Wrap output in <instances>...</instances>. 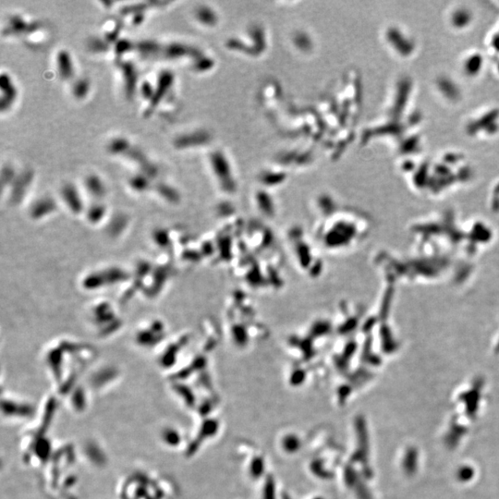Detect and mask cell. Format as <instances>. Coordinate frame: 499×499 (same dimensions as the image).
Returning <instances> with one entry per match:
<instances>
[{
  "instance_id": "cell-14",
  "label": "cell",
  "mask_w": 499,
  "mask_h": 499,
  "mask_svg": "<svg viewBox=\"0 0 499 499\" xmlns=\"http://www.w3.org/2000/svg\"><path fill=\"white\" fill-rule=\"evenodd\" d=\"M91 90V82L89 79L79 78L73 81L72 85V95L78 101L85 100Z\"/></svg>"
},
{
  "instance_id": "cell-24",
  "label": "cell",
  "mask_w": 499,
  "mask_h": 499,
  "mask_svg": "<svg viewBox=\"0 0 499 499\" xmlns=\"http://www.w3.org/2000/svg\"><path fill=\"white\" fill-rule=\"evenodd\" d=\"M275 483L273 480H268L265 486L264 490V499H275Z\"/></svg>"
},
{
  "instance_id": "cell-6",
  "label": "cell",
  "mask_w": 499,
  "mask_h": 499,
  "mask_svg": "<svg viewBox=\"0 0 499 499\" xmlns=\"http://www.w3.org/2000/svg\"><path fill=\"white\" fill-rule=\"evenodd\" d=\"M56 67L62 81H72L75 76V66L71 53L60 49L56 55Z\"/></svg>"
},
{
  "instance_id": "cell-21",
  "label": "cell",
  "mask_w": 499,
  "mask_h": 499,
  "mask_svg": "<svg viewBox=\"0 0 499 499\" xmlns=\"http://www.w3.org/2000/svg\"><path fill=\"white\" fill-rule=\"evenodd\" d=\"M156 191L159 195L164 198H166L168 201H176L178 198L174 189L170 187L166 183H158L156 185Z\"/></svg>"
},
{
  "instance_id": "cell-16",
  "label": "cell",
  "mask_w": 499,
  "mask_h": 499,
  "mask_svg": "<svg viewBox=\"0 0 499 499\" xmlns=\"http://www.w3.org/2000/svg\"><path fill=\"white\" fill-rule=\"evenodd\" d=\"M151 179L143 173H139L130 178V186L136 192H143L150 186Z\"/></svg>"
},
{
  "instance_id": "cell-12",
  "label": "cell",
  "mask_w": 499,
  "mask_h": 499,
  "mask_svg": "<svg viewBox=\"0 0 499 499\" xmlns=\"http://www.w3.org/2000/svg\"><path fill=\"white\" fill-rule=\"evenodd\" d=\"M132 144L130 141L123 137H117L112 139L106 146L107 152L111 156H124L131 148Z\"/></svg>"
},
{
  "instance_id": "cell-3",
  "label": "cell",
  "mask_w": 499,
  "mask_h": 499,
  "mask_svg": "<svg viewBox=\"0 0 499 499\" xmlns=\"http://www.w3.org/2000/svg\"><path fill=\"white\" fill-rule=\"evenodd\" d=\"M117 68L121 73L124 95L128 100L134 98L138 88V72L136 67L130 61L119 60Z\"/></svg>"
},
{
  "instance_id": "cell-23",
  "label": "cell",
  "mask_w": 499,
  "mask_h": 499,
  "mask_svg": "<svg viewBox=\"0 0 499 499\" xmlns=\"http://www.w3.org/2000/svg\"><path fill=\"white\" fill-rule=\"evenodd\" d=\"M154 85H151L149 82L145 81L143 82V84L141 85V94H142V97H143V99H145L147 101V103L149 102L150 99L153 97V94H154Z\"/></svg>"
},
{
  "instance_id": "cell-2",
  "label": "cell",
  "mask_w": 499,
  "mask_h": 499,
  "mask_svg": "<svg viewBox=\"0 0 499 499\" xmlns=\"http://www.w3.org/2000/svg\"><path fill=\"white\" fill-rule=\"evenodd\" d=\"M42 30V23L37 20H27L23 16L15 14L8 18L7 25L3 29V36H24L27 40Z\"/></svg>"
},
{
  "instance_id": "cell-8",
  "label": "cell",
  "mask_w": 499,
  "mask_h": 499,
  "mask_svg": "<svg viewBox=\"0 0 499 499\" xmlns=\"http://www.w3.org/2000/svg\"><path fill=\"white\" fill-rule=\"evenodd\" d=\"M473 21V12L465 7H457L449 15V23L452 28L457 30L467 29Z\"/></svg>"
},
{
  "instance_id": "cell-5",
  "label": "cell",
  "mask_w": 499,
  "mask_h": 499,
  "mask_svg": "<svg viewBox=\"0 0 499 499\" xmlns=\"http://www.w3.org/2000/svg\"><path fill=\"white\" fill-rule=\"evenodd\" d=\"M34 178V171L32 169H23L17 174L11 186V199L13 201H20L21 197L26 194L27 189L30 187Z\"/></svg>"
},
{
  "instance_id": "cell-4",
  "label": "cell",
  "mask_w": 499,
  "mask_h": 499,
  "mask_svg": "<svg viewBox=\"0 0 499 499\" xmlns=\"http://www.w3.org/2000/svg\"><path fill=\"white\" fill-rule=\"evenodd\" d=\"M0 109L1 112L9 110L18 98V89L13 79L7 72H2L0 76Z\"/></svg>"
},
{
  "instance_id": "cell-25",
  "label": "cell",
  "mask_w": 499,
  "mask_h": 499,
  "mask_svg": "<svg viewBox=\"0 0 499 499\" xmlns=\"http://www.w3.org/2000/svg\"><path fill=\"white\" fill-rule=\"evenodd\" d=\"M145 13L146 11H142V12H137V13L133 14L131 15V22L133 25H140L142 24L143 22V20L145 19Z\"/></svg>"
},
{
  "instance_id": "cell-17",
  "label": "cell",
  "mask_w": 499,
  "mask_h": 499,
  "mask_svg": "<svg viewBox=\"0 0 499 499\" xmlns=\"http://www.w3.org/2000/svg\"><path fill=\"white\" fill-rule=\"evenodd\" d=\"M282 446L288 453H296L301 447V442L297 435L289 434L286 435L285 438L282 441Z\"/></svg>"
},
{
  "instance_id": "cell-11",
  "label": "cell",
  "mask_w": 499,
  "mask_h": 499,
  "mask_svg": "<svg viewBox=\"0 0 499 499\" xmlns=\"http://www.w3.org/2000/svg\"><path fill=\"white\" fill-rule=\"evenodd\" d=\"M484 66V59L482 55L477 52H473L471 55H468L462 61V70L470 77H474L479 75L482 72Z\"/></svg>"
},
{
  "instance_id": "cell-7",
  "label": "cell",
  "mask_w": 499,
  "mask_h": 499,
  "mask_svg": "<svg viewBox=\"0 0 499 499\" xmlns=\"http://www.w3.org/2000/svg\"><path fill=\"white\" fill-rule=\"evenodd\" d=\"M192 51L194 52V49L190 48L184 44L179 42H172L166 45L163 44L160 58L167 60H179L192 54Z\"/></svg>"
},
{
  "instance_id": "cell-1",
  "label": "cell",
  "mask_w": 499,
  "mask_h": 499,
  "mask_svg": "<svg viewBox=\"0 0 499 499\" xmlns=\"http://www.w3.org/2000/svg\"><path fill=\"white\" fill-rule=\"evenodd\" d=\"M174 73L169 70H164L159 73L156 85H154L153 97L144 109L143 117H150L155 113L163 100L168 97L174 84Z\"/></svg>"
},
{
  "instance_id": "cell-18",
  "label": "cell",
  "mask_w": 499,
  "mask_h": 499,
  "mask_svg": "<svg viewBox=\"0 0 499 499\" xmlns=\"http://www.w3.org/2000/svg\"><path fill=\"white\" fill-rule=\"evenodd\" d=\"M135 49V44L130 42L128 39H118L115 43V53L118 58V61L121 60V58L125 54Z\"/></svg>"
},
{
  "instance_id": "cell-26",
  "label": "cell",
  "mask_w": 499,
  "mask_h": 499,
  "mask_svg": "<svg viewBox=\"0 0 499 499\" xmlns=\"http://www.w3.org/2000/svg\"><path fill=\"white\" fill-rule=\"evenodd\" d=\"M320 499V498H318V499Z\"/></svg>"
},
{
  "instance_id": "cell-19",
  "label": "cell",
  "mask_w": 499,
  "mask_h": 499,
  "mask_svg": "<svg viewBox=\"0 0 499 499\" xmlns=\"http://www.w3.org/2000/svg\"><path fill=\"white\" fill-rule=\"evenodd\" d=\"M18 173H16L15 169L10 165H5L1 169V185L2 189L5 188V186H10L14 182L16 176Z\"/></svg>"
},
{
  "instance_id": "cell-10",
  "label": "cell",
  "mask_w": 499,
  "mask_h": 499,
  "mask_svg": "<svg viewBox=\"0 0 499 499\" xmlns=\"http://www.w3.org/2000/svg\"><path fill=\"white\" fill-rule=\"evenodd\" d=\"M61 195L68 206L74 212H79L83 208L82 199L78 190L72 183H67L61 189Z\"/></svg>"
},
{
  "instance_id": "cell-13",
  "label": "cell",
  "mask_w": 499,
  "mask_h": 499,
  "mask_svg": "<svg viewBox=\"0 0 499 499\" xmlns=\"http://www.w3.org/2000/svg\"><path fill=\"white\" fill-rule=\"evenodd\" d=\"M85 187L92 195L103 197L105 195V186L102 179L97 174H89L85 178Z\"/></svg>"
},
{
  "instance_id": "cell-9",
  "label": "cell",
  "mask_w": 499,
  "mask_h": 499,
  "mask_svg": "<svg viewBox=\"0 0 499 499\" xmlns=\"http://www.w3.org/2000/svg\"><path fill=\"white\" fill-rule=\"evenodd\" d=\"M163 44L152 39L142 40L135 44L137 53L143 59L160 58Z\"/></svg>"
},
{
  "instance_id": "cell-15",
  "label": "cell",
  "mask_w": 499,
  "mask_h": 499,
  "mask_svg": "<svg viewBox=\"0 0 499 499\" xmlns=\"http://www.w3.org/2000/svg\"><path fill=\"white\" fill-rule=\"evenodd\" d=\"M86 46L90 52L96 55H101L109 50L110 43H108L104 37H90L87 41Z\"/></svg>"
},
{
  "instance_id": "cell-22",
  "label": "cell",
  "mask_w": 499,
  "mask_h": 499,
  "mask_svg": "<svg viewBox=\"0 0 499 499\" xmlns=\"http://www.w3.org/2000/svg\"><path fill=\"white\" fill-rule=\"evenodd\" d=\"M265 472V462L262 458L257 457L251 462L250 466V474L254 479L260 478Z\"/></svg>"
},
{
  "instance_id": "cell-20",
  "label": "cell",
  "mask_w": 499,
  "mask_h": 499,
  "mask_svg": "<svg viewBox=\"0 0 499 499\" xmlns=\"http://www.w3.org/2000/svg\"><path fill=\"white\" fill-rule=\"evenodd\" d=\"M54 208L55 202L51 199H42L33 205V213L35 215L45 214L49 211H53Z\"/></svg>"
}]
</instances>
